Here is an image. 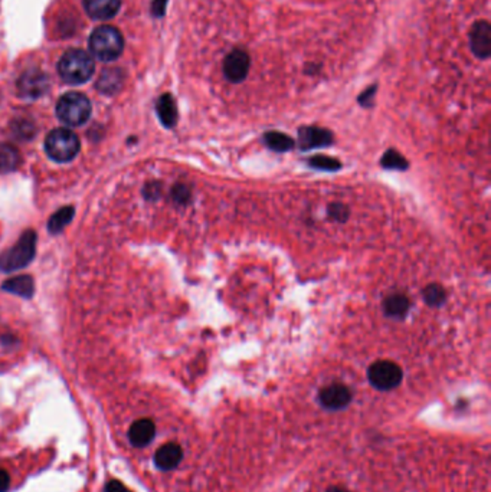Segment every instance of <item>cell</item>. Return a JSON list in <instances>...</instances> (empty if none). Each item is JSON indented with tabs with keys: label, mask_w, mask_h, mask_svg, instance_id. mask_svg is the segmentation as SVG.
Returning a JSON list of instances; mask_svg holds the SVG:
<instances>
[{
	"label": "cell",
	"mask_w": 491,
	"mask_h": 492,
	"mask_svg": "<svg viewBox=\"0 0 491 492\" xmlns=\"http://www.w3.org/2000/svg\"><path fill=\"white\" fill-rule=\"evenodd\" d=\"M165 3H166V0H156L154 5H153V12H154L156 15H158V16L163 15V12H165Z\"/></svg>",
	"instance_id": "obj_27"
},
{
	"label": "cell",
	"mask_w": 491,
	"mask_h": 492,
	"mask_svg": "<svg viewBox=\"0 0 491 492\" xmlns=\"http://www.w3.org/2000/svg\"><path fill=\"white\" fill-rule=\"evenodd\" d=\"M74 217V208H62L58 210L48 222V229L51 233H58L65 229V226L73 220Z\"/></svg>",
	"instance_id": "obj_21"
},
{
	"label": "cell",
	"mask_w": 491,
	"mask_h": 492,
	"mask_svg": "<svg viewBox=\"0 0 491 492\" xmlns=\"http://www.w3.org/2000/svg\"><path fill=\"white\" fill-rule=\"evenodd\" d=\"M48 85H50V82H48L47 75L40 71L32 70V71H28L20 77V79L17 82V91H19L20 97L33 100V98H39L40 95L47 93Z\"/></svg>",
	"instance_id": "obj_8"
},
{
	"label": "cell",
	"mask_w": 491,
	"mask_h": 492,
	"mask_svg": "<svg viewBox=\"0 0 491 492\" xmlns=\"http://www.w3.org/2000/svg\"><path fill=\"white\" fill-rule=\"evenodd\" d=\"M308 166L311 169L322 170V171H338L342 169V163L339 160L328 157V155H323V154H317V155H312V157H310Z\"/></svg>",
	"instance_id": "obj_22"
},
{
	"label": "cell",
	"mask_w": 491,
	"mask_h": 492,
	"mask_svg": "<svg viewBox=\"0 0 491 492\" xmlns=\"http://www.w3.org/2000/svg\"><path fill=\"white\" fill-rule=\"evenodd\" d=\"M56 116L66 125H82L91 116V102L84 94L68 93L59 98L56 104Z\"/></svg>",
	"instance_id": "obj_5"
},
{
	"label": "cell",
	"mask_w": 491,
	"mask_h": 492,
	"mask_svg": "<svg viewBox=\"0 0 491 492\" xmlns=\"http://www.w3.org/2000/svg\"><path fill=\"white\" fill-rule=\"evenodd\" d=\"M36 252V235L33 231H27L10 249L0 255V270L13 272L31 263Z\"/></svg>",
	"instance_id": "obj_3"
},
{
	"label": "cell",
	"mask_w": 491,
	"mask_h": 492,
	"mask_svg": "<svg viewBox=\"0 0 491 492\" xmlns=\"http://www.w3.org/2000/svg\"><path fill=\"white\" fill-rule=\"evenodd\" d=\"M172 194H173V199H174L176 203L186 205L190 200V190L185 185H176L173 187Z\"/></svg>",
	"instance_id": "obj_24"
},
{
	"label": "cell",
	"mask_w": 491,
	"mask_h": 492,
	"mask_svg": "<svg viewBox=\"0 0 491 492\" xmlns=\"http://www.w3.org/2000/svg\"><path fill=\"white\" fill-rule=\"evenodd\" d=\"M183 459V451L181 448V445H177L174 442L166 443L158 449V452L154 454V463L162 471H172Z\"/></svg>",
	"instance_id": "obj_10"
},
{
	"label": "cell",
	"mask_w": 491,
	"mask_h": 492,
	"mask_svg": "<svg viewBox=\"0 0 491 492\" xmlns=\"http://www.w3.org/2000/svg\"><path fill=\"white\" fill-rule=\"evenodd\" d=\"M20 155L16 147L10 144H0V171H12L17 167Z\"/></svg>",
	"instance_id": "obj_18"
},
{
	"label": "cell",
	"mask_w": 491,
	"mask_h": 492,
	"mask_svg": "<svg viewBox=\"0 0 491 492\" xmlns=\"http://www.w3.org/2000/svg\"><path fill=\"white\" fill-rule=\"evenodd\" d=\"M327 213H328V217L333 219V220H336V222H346L350 216V210L346 205L343 203H339V202H334V203H330L328 208H327Z\"/></svg>",
	"instance_id": "obj_23"
},
{
	"label": "cell",
	"mask_w": 491,
	"mask_h": 492,
	"mask_svg": "<svg viewBox=\"0 0 491 492\" xmlns=\"http://www.w3.org/2000/svg\"><path fill=\"white\" fill-rule=\"evenodd\" d=\"M368 378L375 389L388 392L396 389L400 385L402 378H404V373H402V369L396 363L389 360H379L369 367Z\"/></svg>",
	"instance_id": "obj_6"
},
{
	"label": "cell",
	"mask_w": 491,
	"mask_h": 492,
	"mask_svg": "<svg viewBox=\"0 0 491 492\" xmlns=\"http://www.w3.org/2000/svg\"><path fill=\"white\" fill-rule=\"evenodd\" d=\"M10 485V477L5 471V469H0V492H6Z\"/></svg>",
	"instance_id": "obj_26"
},
{
	"label": "cell",
	"mask_w": 491,
	"mask_h": 492,
	"mask_svg": "<svg viewBox=\"0 0 491 492\" xmlns=\"http://www.w3.org/2000/svg\"><path fill=\"white\" fill-rule=\"evenodd\" d=\"M422 297H423V301L427 302V305L434 307V308L444 305V302L446 301L445 289L438 284H430L428 286L423 288Z\"/></svg>",
	"instance_id": "obj_20"
},
{
	"label": "cell",
	"mask_w": 491,
	"mask_h": 492,
	"mask_svg": "<svg viewBox=\"0 0 491 492\" xmlns=\"http://www.w3.org/2000/svg\"><path fill=\"white\" fill-rule=\"evenodd\" d=\"M264 143L265 146L275 151V153H287L289 150H293L296 146V141L287 136L284 132L278 131H268L264 134Z\"/></svg>",
	"instance_id": "obj_16"
},
{
	"label": "cell",
	"mask_w": 491,
	"mask_h": 492,
	"mask_svg": "<svg viewBox=\"0 0 491 492\" xmlns=\"http://www.w3.org/2000/svg\"><path fill=\"white\" fill-rule=\"evenodd\" d=\"M121 6V0H84V9L93 19L107 20L114 17Z\"/></svg>",
	"instance_id": "obj_11"
},
{
	"label": "cell",
	"mask_w": 491,
	"mask_h": 492,
	"mask_svg": "<svg viewBox=\"0 0 491 492\" xmlns=\"http://www.w3.org/2000/svg\"><path fill=\"white\" fill-rule=\"evenodd\" d=\"M105 492H133V491L128 489L123 482L113 479V481H109V482L107 484Z\"/></svg>",
	"instance_id": "obj_25"
},
{
	"label": "cell",
	"mask_w": 491,
	"mask_h": 492,
	"mask_svg": "<svg viewBox=\"0 0 491 492\" xmlns=\"http://www.w3.org/2000/svg\"><path fill=\"white\" fill-rule=\"evenodd\" d=\"M409 307H411V302H409L408 297L404 294L389 295L384 301L385 316L389 318H395V320L404 318L408 314Z\"/></svg>",
	"instance_id": "obj_13"
},
{
	"label": "cell",
	"mask_w": 491,
	"mask_h": 492,
	"mask_svg": "<svg viewBox=\"0 0 491 492\" xmlns=\"http://www.w3.org/2000/svg\"><path fill=\"white\" fill-rule=\"evenodd\" d=\"M381 164L384 169H388V170H400V171H404V170H408L409 167V163L408 160L402 155L399 151L396 150H386L382 155V159H381Z\"/></svg>",
	"instance_id": "obj_19"
},
{
	"label": "cell",
	"mask_w": 491,
	"mask_h": 492,
	"mask_svg": "<svg viewBox=\"0 0 491 492\" xmlns=\"http://www.w3.org/2000/svg\"><path fill=\"white\" fill-rule=\"evenodd\" d=\"M89 49L100 61H114L124 49L123 35L114 26L103 25L89 36Z\"/></svg>",
	"instance_id": "obj_2"
},
{
	"label": "cell",
	"mask_w": 491,
	"mask_h": 492,
	"mask_svg": "<svg viewBox=\"0 0 491 492\" xmlns=\"http://www.w3.org/2000/svg\"><path fill=\"white\" fill-rule=\"evenodd\" d=\"M331 143L333 134L328 130L319 127H304L299 131V144L304 151L326 147Z\"/></svg>",
	"instance_id": "obj_9"
},
{
	"label": "cell",
	"mask_w": 491,
	"mask_h": 492,
	"mask_svg": "<svg viewBox=\"0 0 491 492\" xmlns=\"http://www.w3.org/2000/svg\"><path fill=\"white\" fill-rule=\"evenodd\" d=\"M94 70V59L81 49H71L65 52L58 62L59 77L66 84L71 85H80L91 79Z\"/></svg>",
	"instance_id": "obj_1"
},
{
	"label": "cell",
	"mask_w": 491,
	"mask_h": 492,
	"mask_svg": "<svg viewBox=\"0 0 491 492\" xmlns=\"http://www.w3.org/2000/svg\"><path fill=\"white\" fill-rule=\"evenodd\" d=\"M123 81H124V74L121 70H117V68L105 70L98 78L97 88L103 94H114L123 85Z\"/></svg>",
	"instance_id": "obj_14"
},
{
	"label": "cell",
	"mask_w": 491,
	"mask_h": 492,
	"mask_svg": "<svg viewBox=\"0 0 491 492\" xmlns=\"http://www.w3.org/2000/svg\"><path fill=\"white\" fill-rule=\"evenodd\" d=\"M156 435V426L153 420L150 419H140L136 420L128 431V439L130 443L136 448H144L147 446Z\"/></svg>",
	"instance_id": "obj_12"
},
{
	"label": "cell",
	"mask_w": 491,
	"mask_h": 492,
	"mask_svg": "<svg viewBox=\"0 0 491 492\" xmlns=\"http://www.w3.org/2000/svg\"><path fill=\"white\" fill-rule=\"evenodd\" d=\"M326 492H350V491H347L346 488L339 486V485H333V486L327 488V491H326Z\"/></svg>",
	"instance_id": "obj_28"
},
{
	"label": "cell",
	"mask_w": 491,
	"mask_h": 492,
	"mask_svg": "<svg viewBox=\"0 0 491 492\" xmlns=\"http://www.w3.org/2000/svg\"><path fill=\"white\" fill-rule=\"evenodd\" d=\"M158 114H159V118L165 127L172 128L176 125L177 109H176V104H174V100L172 98V95L165 94L159 98Z\"/></svg>",
	"instance_id": "obj_17"
},
{
	"label": "cell",
	"mask_w": 491,
	"mask_h": 492,
	"mask_svg": "<svg viewBox=\"0 0 491 492\" xmlns=\"http://www.w3.org/2000/svg\"><path fill=\"white\" fill-rule=\"evenodd\" d=\"M2 288L8 291V293L20 295L24 298H31L35 293V285L29 275H20V277L10 278L2 285Z\"/></svg>",
	"instance_id": "obj_15"
},
{
	"label": "cell",
	"mask_w": 491,
	"mask_h": 492,
	"mask_svg": "<svg viewBox=\"0 0 491 492\" xmlns=\"http://www.w3.org/2000/svg\"><path fill=\"white\" fill-rule=\"evenodd\" d=\"M45 150L58 163L71 162L80 151V139L71 130L55 128L45 140Z\"/></svg>",
	"instance_id": "obj_4"
},
{
	"label": "cell",
	"mask_w": 491,
	"mask_h": 492,
	"mask_svg": "<svg viewBox=\"0 0 491 492\" xmlns=\"http://www.w3.org/2000/svg\"><path fill=\"white\" fill-rule=\"evenodd\" d=\"M352 401V392L342 383H333L323 387L319 393V403L327 410H342Z\"/></svg>",
	"instance_id": "obj_7"
}]
</instances>
